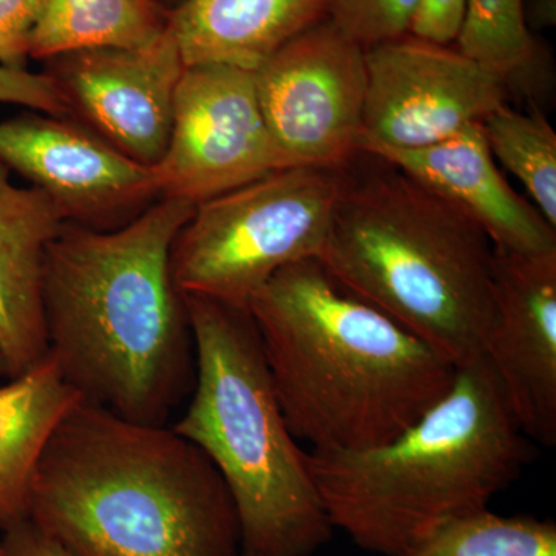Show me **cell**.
I'll return each instance as SVG.
<instances>
[{"mask_svg": "<svg viewBox=\"0 0 556 556\" xmlns=\"http://www.w3.org/2000/svg\"><path fill=\"white\" fill-rule=\"evenodd\" d=\"M493 159L522 182L548 225L556 228V134L540 108L501 105L481 123Z\"/></svg>", "mask_w": 556, "mask_h": 556, "instance_id": "44dd1931", "label": "cell"}, {"mask_svg": "<svg viewBox=\"0 0 556 556\" xmlns=\"http://www.w3.org/2000/svg\"><path fill=\"white\" fill-rule=\"evenodd\" d=\"M240 556H260L257 554H252V552H248V551H243L241 552V555Z\"/></svg>", "mask_w": 556, "mask_h": 556, "instance_id": "4dcf8cb0", "label": "cell"}, {"mask_svg": "<svg viewBox=\"0 0 556 556\" xmlns=\"http://www.w3.org/2000/svg\"><path fill=\"white\" fill-rule=\"evenodd\" d=\"M84 399L56 357H42L0 386V527L28 519L36 468L54 431Z\"/></svg>", "mask_w": 556, "mask_h": 556, "instance_id": "e0dca14e", "label": "cell"}, {"mask_svg": "<svg viewBox=\"0 0 556 556\" xmlns=\"http://www.w3.org/2000/svg\"><path fill=\"white\" fill-rule=\"evenodd\" d=\"M371 155L394 164L459 208L484 230L495 248L526 255L556 254V228L510 188L496 167L481 124L428 148Z\"/></svg>", "mask_w": 556, "mask_h": 556, "instance_id": "5bb4252c", "label": "cell"}, {"mask_svg": "<svg viewBox=\"0 0 556 556\" xmlns=\"http://www.w3.org/2000/svg\"><path fill=\"white\" fill-rule=\"evenodd\" d=\"M397 556H556V525L485 507L445 519Z\"/></svg>", "mask_w": 556, "mask_h": 556, "instance_id": "ffe728a7", "label": "cell"}, {"mask_svg": "<svg viewBox=\"0 0 556 556\" xmlns=\"http://www.w3.org/2000/svg\"><path fill=\"white\" fill-rule=\"evenodd\" d=\"M530 13L538 27H552L555 25L556 0H532Z\"/></svg>", "mask_w": 556, "mask_h": 556, "instance_id": "4316f807", "label": "cell"}, {"mask_svg": "<svg viewBox=\"0 0 556 556\" xmlns=\"http://www.w3.org/2000/svg\"><path fill=\"white\" fill-rule=\"evenodd\" d=\"M42 0H0V64L27 67Z\"/></svg>", "mask_w": 556, "mask_h": 556, "instance_id": "cb8c5ba5", "label": "cell"}, {"mask_svg": "<svg viewBox=\"0 0 556 556\" xmlns=\"http://www.w3.org/2000/svg\"><path fill=\"white\" fill-rule=\"evenodd\" d=\"M361 152L417 150L507 104L503 80L452 46L407 35L367 50Z\"/></svg>", "mask_w": 556, "mask_h": 556, "instance_id": "30bf717a", "label": "cell"}, {"mask_svg": "<svg viewBox=\"0 0 556 556\" xmlns=\"http://www.w3.org/2000/svg\"><path fill=\"white\" fill-rule=\"evenodd\" d=\"M2 376H5L7 378V364L5 358H3L2 351H0V378H2Z\"/></svg>", "mask_w": 556, "mask_h": 556, "instance_id": "f1b7e54d", "label": "cell"}, {"mask_svg": "<svg viewBox=\"0 0 556 556\" xmlns=\"http://www.w3.org/2000/svg\"><path fill=\"white\" fill-rule=\"evenodd\" d=\"M153 169L160 199L195 207L283 169L260 108L255 72L223 64L186 67L169 144Z\"/></svg>", "mask_w": 556, "mask_h": 556, "instance_id": "9c48e42d", "label": "cell"}, {"mask_svg": "<svg viewBox=\"0 0 556 556\" xmlns=\"http://www.w3.org/2000/svg\"><path fill=\"white\" fill-rule=\"evenodd\" d=\"M64 223L46 193L14 185L11 170L0 161V351L7 378L21 375L49 351L43 260Z\"/></svg>", "mask_w": 556, "mask_h": 556, "instance_id": "9a60e30c", "label": "cell"}, {"mask_svg": "<svg viewBox=\"0 0 556 556\" xmlns=\"http://www.w3.org/2000/svg\"><path fill=\"white\" fill-rule=\"evenodd\" d=\"M266 126L283 169H345L361 153L367 50L325 17L255 70Z\"/></svg>", "mask_w": 556, "mask_h": 556, "instance_id": "ba28073f", "label": "cell"}, {"mask_svg": "<svg viewBox=\"0 0 556 556\" xmlns=\"http://www.w3.org/2000/svg\"><path fill=\"white\" fill-rule=\"evenodd\" d=\"M43 64L70 118L139 164L163 160L186 68L170 25L148 46L72 51Z\"/></svg>", "mask_w": 556, "mask_h": 556, "instance_id": "7c38bea8", "label": "cell"}, {"mask_svg": "<svg viewBox=\"0 0 556 556\" xmlns=\"http://www.w3.org/2000/svg\"><path fill=\"white\" fill-rule=\"evenodd\" d=\"M0 161L84 228H123L160 200L153 167L65 116L30 110L0 121Z\"/></svg>", "mask_w": 556, "mask_h": 556, "instance_id": "8fae6325", "label": "cell"}, {"mask_svg": "<svg viewBox=\"0 0 556 556\" xmlns=\"http://www.w3.org/2000/svg\"><path fill=\"white\" fill-rule=\"evenodd\" d=\"M466 0H420L409 35L452 46L463 25Z\"/></svg>", "mask_w": 556, "mask_h": 556, "instance_id": "d4e9b609", "label": "cell"}, {"mask_svg": "<svg viewBox=\"0 0 556 556\" xmlns=\"http://www.w3.org/2000/svg\"><path fill=\"white\" fill-rule=\"evenodd\" d=\"M248 309L289 430L313 450L380 447L455 382L447 357L350 294L316 257L278 270Z\"/></svg>", "mask_w": 556, "mask_h": 556, "instance_id": "7a4b0ae2", "label": "cell"}, {"mask_svg": "<svg viewBox=\"0 0 556 556\" xmlns=\"http://www.w3.org/2000/svg\"><path fill=\"white\" fill-rule=\"evenodd\" d=\"M342 189V170L288 167L204 201L172 248L185 295L248 308L278 270L318 258Z\"/></svg>", "mask_w": 556, "mask_h": 556, "instance_id": "52a82bcc", "label": "cell"}, {"mask_svg": "<svg viewBox=\"0 0 556 556\" xmlns=\"http://www.w3.org/2000/svg\"><path fill=\"white\" fill-rule=\"evenodd\" d=\"M28 519L75 556L243 552L232 496L203 450L86 401L40 457Z\"/></svg>", "mask_w": 556, "mask_h": 556, "instance_id": "3957f363", "label": "cell"}, {"mask_svg": "<svg viewBox=\"0 0 556 556\" xmlns=\"http://www.w3.org/2000/svg\"><path fill=\"white\" fill-rule=\"evenodd\" d=\"M170 10L156 0H42L31 35L30 60L72 51L137 49L169 27Z\"/></svg>", "mask_w": 556, "mask_h": 556, "instance_id": "ac0fdd59", "label": "cell"}, {"mask_svg": "<svg viewBox=\"0 0 556 556\" xmlns=\"http://www.w3.org/2000/svg\"><path fill=\"white\" fill-rule=\"evenodd\" d=\"M328 0H181L170 30L186 67L232 65L255 72L278 49L327 17Z\"/></svg>", "mask_w": 556, "mask_h": 556, "instance_id": "2e32d148", "label": "cell"}, {"mask_svg": "<svg viewBox=\"0 0 556 556\" xmlns=\"http://www.w3.org/2000/svg\"><path fill=\"white\" fill-rule=\"evenodd\" d=\"M195 206L156 200L123 228L64 223L47 249V345L84 401L166 426L195 383V340L172 248Z\"/></svg>", "mask_w": 556, "mask_h": 556, "instance_id": "6da1fadb", "label": "cell"}, {"mask_svg": "<svg viewBox=\"0 0 556 556\" xmlns=\"http://www.w3.org/2000/svg\"><path fill=\"white\" fill-rule=\"evenodd\" d=\"M195 383L174 428L203 450L228 486L243 551L311 556L332 529L309 468L292 437L254 318L248 308L185 295Z\"/></svg>", "mask_w": 556, "mask_h": 556, "instance_id": "8992f818", "label": "cell"}, {"mask_svg": "<svg viewBox=\"0 0 556 556\" xmlns=\"http://www.w3.org/2000/svg\"><path fill=\"white\" fill-rule=\"evenodd\" d=\"M456 43L533 108L551 90V67L527 25L525 0H466Z\"/></svg>", "mask_w": 556, "mask_h": 556, "instance_id": "d6986e66", "label": "cell"}, {"mask_svg": "<svg viewBox=\"0 0 556 556\" xmlns=\"http://www.w3.org/2000/svg\"><path fill=\"white\" fill-rule=\"evenodd\" d=\"M0 104L20 105L33 112L70 118L67 101L46 72L0 64Z\"/></svg>", "mask_w": 556, "mask_h": 556, "instance_id": "603a6c76", "label": "cell"}, {"mask_svg": "<svg viewBox=\"0 0 556 556\" xmlns=\"http://www.w3.org/2000/svg\"><path fill=\"white\" fill-rule=\"evenodd\" d=\"M420 0H328L327 20L365 50L409 35Z\"/></svg>", "mask_w": 556, "mask_h": 556, "instance_id": "7402d4cb", "label": "cell"}, {"mask_svg": "<svg viewBox=\"0 0 556 556\" xmlns=\"http://www.w3.org/2000/svg\"><path fill=\"white\" fill-rule=\"evenodd\" d=\"M2 541L9 556H75L33 525L30 519L5 529Z\"/></svg>", "mask_w": 556, "mask_h": 556, "instance_id": "484cf974", "label": "cell"}, {"mask_svg": "<svg viewBox=\"0 0 556 556\" xmlns=\"http://www.w3.org/2000/svg\"><path fill=\"white\" fill-rule=\"evenodd\" d=\"M354 298L447 357H484L495 320V244L473 219L394 164L361 152L318 255Z\"/></svg>", "mask_w": 556, "mask_h": 556, "instance_id": "277c9868", "label": "cell"}, {"mask_svg": "<svg viewBox=\"0 0 556 556\" xmlns=\"http://www.w3.org/2000/svg\"><path fill=\"white\" fill-rule=\"evenodd\" d=\"M0 556H9L5 546H3V541H0Z\"/></svg>", "mask_w": 556, "mask_h": 556, "instance_id": "f546056e", "label": "cell"}, {"mask_svg": "<svg viewBox=\"0 0 556 556\" xmlns=\"http://www.w3.org/2000/svg\"><path fill=\"white\" fill-rule=\"evenodd\" d=\"M530 450L485 357L457 368L447 394L380 447L313 450L331 526L383 556L445 519L481 510L521 473Z\"/></svg>", "mask_w": 556, "mask_h": 556, "instance_id": "5b68a950", "label": "cell"}, {"mask_svg": "<svg viewBox=\"0 0 556 556\" xmlns=\"http://www.w3.org/2000/svg\"><path fill=\"white\" fill-rule=\"evenodd\" d=\"M156 2H159L160 5H163L164 9L174 10L181 0H156Z\"/></svg>", "mask_w": 556, "mask_h": 556, "instance_id": "83f0119b", "label": "cell"}, {"mask_svg": "<svg viewBox=\"0 0 556 556\" xmlns=\"http://www.w3.org/2000/svg\"><path fill=\"white\" fill-rule=\"evenodd\" d=\"M495 320L484 357L526 438L556 444V254L495 248Z\"/></svg>", "mask_w": 556, "mask_h": 556, "instance_id": "4fadbf2b", "label": "cell"}]
</instances>
